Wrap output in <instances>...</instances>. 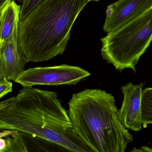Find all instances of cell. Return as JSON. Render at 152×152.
I'll use <instances>...</instances> for the list:
<instances>
[{
  "instance_id": "13",
  "label": "cell",
  "mask_w": 152,
  "mask_h": 152,
  "mask_svg": "<svg viewBox=\"0 0 152 152\" xmlns=\"http://www.w3.org/2000/svg\"><path fill=\"white\" fill-rule=\"evenodd\" d=\"M18 131L15 130H4L0 132V152H5L7 148L6 138L8 137L13 136L18 134Z\"/></svg>"
},
{
  "instance_id": "8",
  "label": "cell",
  "mask_w": 152,
  "mask_h": 152,
  "mask_svg": "<svg viewBox=\"0 0 152 152\" xmlns=\"http://www.w3.org/2000/svg\"><path fill=\"white\" fill-rule=\"evenodd\" d=\"M20 21V19L16 21L11 34L0 44L6 78L9 81H15L25 70L28 62L18 42Z\"/></svg>"
},
{
  "instance_id": "11",
  "label": "cell",
  "mask_w": 152,
  "mask_h": 152,
  "mask_svg": "<svg viewBox=\"0 0 152 152\" xmlns=\"http://www.w3.org/2000/svg\"><path fill=\"white\" fill-rule=\"evenodd\" d=\"M141 117L142 127L152 124V87L143 89L141 101Z\"/></svg>"
},
{
  "instance_id": "6",
  "label": "cell",
  "mask_w": 152,
  "mask_h": 152,
  "mask_svg": "<svg viewBox=\"0 0 152 152\" xmlns=\"http://www.w3.org/2000/svg\"><path fill=\"white\" fill-rule=\"evenodd\" d=\"M152 7V0H119L107 7L103 30L110 33L143 14Z\"/></svg>"
},
{
  "instance_id": "4",
  "label": "cell",
  "mask_w": 152,
  "mask_h": 152,
  "mask_svg": "<svg viewBox=\"0 0 152 152\" xmlns=\"http://www.w3.org/2000/svg\"><path fill=\"white\" fill-rule=\"evenodd\" d=\"M101 55L117 70L136 71L139 59L152 41V7L101 39Z\"/></svg>"
},
{
  "instance_id": "18",
  "label": "cell",
  "mask_w": 152,
  "mask_h": 152,
  "mask_svg": "<svg viewBox=\"0 0 152 152\" xmlns=\"http://www.w3.org/2000/svg\"><path fill=\"white\" fill-rule=\"evenodd\" d=\"M14 0H0V12L6 4Z\"/></svg>"
},
{
  "instance_id": "17",
  "label": "cell",
  "mask_w": 152,
  "mask_h": 152,
  "mask_svg": "<svg viewBox=\"0 0 152 152\" xmlns=\"http://www.w3.org/2000/svg\"><path fill=\"white\" fill-rule=\"evenodd\" d=\"M12 100V98H10V99H7L5 101H3L0 102V112L5 108L6 106L9 104L11 100Z\"/></svg>"
},
{
  "instance_id": "1",
  "label": "cell",
  "mask_w": 152,
  "mask_h": 152,
  "mask_svg": "<svg viewBox=\"0 0 152 152\" xmlns=\"http://www.w3.org/2000/svg\"><path fill=\"white\" fill-rule=\"evenodd\" d=\"M21 131L48 140L69 152H91L73 129L55 92L24 87L0 112V131Z\"/></svg>"
},
{
  "instance_id": "19",
  "label": "cell",
  "mask_w": 152,
  "mask_h": 152,
  "mask_svg": "<svg viewBox=\"0 0 152 152\" xmlns=\"http://www.w3.org/2000/svg\"><path fill=\"white\" fill-rule=\"evenodd\" d=\"M1 13H0V39H1Z\"/></svg>"
},
{
  "instance_id": "12",
  "label": "cell",
  "mask_w": 152,
  "mask_h": 152,
  "mask_svg": "<svg viewBox=\"0 0 152 152\" xmlns=\"http://www.w3.org/2000/svg\"><path fill=\"white\" fill-rule=\"evenodd\" d=\"M20 6V20L25 18L42 0H22Z\"/></svg>"
},
{
  "instance_id": "16",
  "label": "cell",
  "mask_w": 152,
  "mask_h": 152,
  "mask_svg": "<svg viewBox=\"0 0 152 152\" xmlns=\"http://www.w3.org/2000/svg\"><path fill=\"white\" fill-rule=\"evenodd\" d=\"M132 151L133 152H152V148L151 147H147V146H142L141 148L139 150L137 149H135L133 150Z\"/></svg>"
},
{
  "instance_id": "3",
  "label": "cell",
  "mask_w": 152,
  "mask_h": 152,
  "mask_svg": "<svg viewBox=\"0 0 152 152\" xmlns=\"http://www.w3.org/2000/svg\"><path fill=\"white\" fill-rule=\"evenodd\" d=\"M68 104L73 130L91 152H124L133 141L119 118L111 94L86 89L74 94Z\"/></svg>"
},
{
  "instance_id": "2",
  "label": "cell",
  "mask_w": 152,
  "mask_h": 152,
  "mask_svg": "<svg viewBox=\"0 0 152 152\" xmlns=\"http://www.w3.org/2000/svg\"><path fill=\"white\" fill-rule=\"evenodd\" d=\"M88 0H42L19 23L18 42L28 62L51 59L66 51L70 32Z\"/></svg>"
},
{
  "instance_id": "9",
  "label": "cell",
  "mask_w": 152,
  "mask_h": 152,
  "mask_svg": "<svg viewBox=\"0 0 152 152\" xmlns=\"http://www.w3.org/2000/svg\"><path fill=\"white\" fill-rule=\"evenodd\" d=\"M5 139L7 144L5 152L52 151L51 149L54 148H61L68 151L65 148L52 142L21 131Z\"/></svg>"
},
{
  "instance_id": "7",
  "label": "cell",
  "mask_w": 152,
  "mask_h": 152,
  "mask_svg": "<svg viewBox=\"0 0 152 152\" xmlns=\"http://www.w3.org/2000/svg\"><path fill=\"white\" fill-rule=\"evenodd\" d=\"M143 83L134 84L128 83L123 86L122 105L118 110L119 118L127 129L139 132L142 128L141 117V101Z\"/></svg>"
},
{
  "instance_id": "10",
  "label": "cell",
  "mask_w": 152,
  "mask_h": 152,
  "mask_svg": "<svg viewBox=\"0 0 152 152\" xmlns=\"http://www.w3.org/2000/svg\"><path fill=\"white\" fill-rule=\"evenodd\" d=\"M20 5L12 1L6 4L0 12L1 18L0 44L11 34L16 21L20 19Z\"/></svg>"
},
{
  "instance_id": "15",
  "label": "cell",
  "mask_w": 152,
  "mask_h": 152,
  "mask_svg": "<svg viewBox=\"0 0 152 152\" xmlns=\"http://www.w3.org/2000/svg\"><path fill=\"white\" fill-rule=\"evenodd\" d=\"M6 80H7L6 78L4 62L2 54L1 49L0 46V84Z\"/></svg>"
},
{
  "instance_id": "5",
  "label": "cell",
  "mask_w": 152,
  "mask_h": 152,
  "mask_svg": "<svg viewBox=\"0 0 152 152\" xmlns=\"http://www.w3.org/2000/svg\"><path fill=\"white\" fill-rule=\"evenodd\" d=\"M90 76L88 71L80 67L62 64L30 68L24 70L14 82L23 87L36 85H76Z\"/></svg>"
},
{
  "instance_id": "14",
  "label": "cell",
  "mask_w": 152,
  "mask_h": 152,
  "mask_svg": "<svg viewBox=\"0 0 152 152\" xmlns=\"http://www.w3.org/2000/svg\"><path fill=\"white\" fill-rule=\"evenodd\" d=\"M12 84L10 81L6 80L0 84V99L12 91Z\"/></svg>"
},
{
  "instance_id": "20",
  "label": "cell",
  "mask_w": 152,
  "mask_h": 152,
  "mask_svg": "<svg viewBox=\"0 0 152 152\" xmlns=\"http://www.w3.org/2000/svg\"><path fill=\"white\" fill-rule=\"evenodd\" d=\"M88 1H99V0H88Z\"/></svg>"
}]
</instances>
